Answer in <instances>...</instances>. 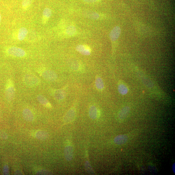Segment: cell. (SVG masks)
<instances>
[{
	"label": "cell",
	"mask_w": 175,
	"mask_h": 175,
	"mask_svg": "<svg viewBox=\"0 0 175 175\" xmlns=\"http://www.w3.org/2000/svg\"><path fill=\"white\" fill-rule=\"evenodd\" d=\"M23 80L26 85L30 87L37 86L40 83L39 79L31 73L27 74L24 75Z\"/></svg>",
	"instance_id": "1"
},
{
	"label": "cell",
	"mask_w": 175,
	"mask_h": 175,
	"mask_svg": "<svg viewBox=\"0 0 175 175\" xmlns=\"http://www.w3.org/2000/svg\"><path fill=\"white\" fill-rule=\"evenodd\" d=\"M6 52L8 55L18 58H23L26 55L25 50L15 46H12L8 48L7 49Z\"/></svg>",
	"instance_id": "2"
},
{
	"label": "cell",
	"mask_w": 175,
	"mask_h": 175,
	"mask_svg": "<svg viewBox=\"0 0 175 175\" xmlns=\"http://www.w3.org/2000/svg\"><path fill=\"white\" fill-rule=\"evenodd\" d=\"M15 90L14 84L12 80H8L7 81L5 90V95L7 99L11 101L14 98L15 95Z\"/></svg>",
	"instance_id": "3"
},
{
	"label": "cell",
	"mask_w": 175,
	"mask_h": 175,
	"mask_svg": "<svg viewBox=\"0 0 175 175\" xmlns=\"http://www.w3.org/2000/svg\"><path fill=\"white\" fill-rule=\"evenodd\" d=\"M28 33V30L25 27H22L13 33V37L15 40L23 41L25 39Z\"/></svg>",
	"instance_id": "4"
},
{
	"label": "cell",
	"mask_w": 175,
	"mask_h": 175,
	"mask_svg": "<svg viewBox=\"0 0 175 175\" xmlns=\"http://www.w3.org/2000/svg\"><path fill=\"white\" fill-rule=\"evenodd\" d=\"M41 74L44 79L49 81H55L57 77L56 74L53 71L50 70H43Z\"/></svg>",
	"instance_id": "5"
},
{
	"label": "cell",
	"mask_w": 175,
	"mask_h": 175,
	"mask_svg": "<svg viewBox=\"0 0 175 175\" xmlns=\"http://www.w3.org/2000/svg\"><path fill=\"white\" fill-rule=\"evenodd\" d=\"M76 116V110L75 108L74 107L71 108L64 116V122L66 123L72 122L75 119Z\"/></svg>",
	"instance_id": "6"
},
{
	"label": "cell",
	"mask_w": 175,
	"mask_h": 175,
	"mask_svg": "<svg viewBox=\"0 0 175 175\" xmlns=\"http://www.w3.org/2000/svg\"><path fill=\"white\" fill-rule=\"evenodd\" d=\"M76 50L79 53L84 55H90L92 52V50L91 48L89 46L86 45H78L76 46Z\"/></svg>",
	"instance_id": "7"
},
{
	"label": "cell",
	"mask_w": 175,
	"mask_h": 175,
	"mask_svg": "<svg viewBox=\"0 0 175 175\" xmlns=\"http://www.w3.org/2000/svg\"><path fill=\"white\" fill-rule=\"evenodd\" d=\"M121 32V29L119 26H116L112 30L109 36L112 41H115L119 38Z\"/></svg>",
	"instance_id": "8"
},
{
	"label": "cell",
	"mask_w": 175,
	"mask_h": 175,
	"mask_svg": "<svg viewBox=\"0 0 175 175\" xmlns=\"http://www.w3.org/2000/svg\"><path fill=\"white\" fill-rule=\"evenodd\" d=\"M100 111L96 106L92 105L90 107L89 109V115L91 119H94L100 116Z\"/></svg>",
	"instance_id": "9"
},
{
	"label": "cell",
	"mask_w": 175,
	"mask_h": 175,
	"mask_svg": "<svg viewBox=\"0 0 175 175\" xmlns=\"http://www.w3.org/2000/svg\"><path fill=\"white\" fill-rule=\"evenodd\" d=\"M95 84L96 88L98 91L102 92L104 89V83L100 76L97 75L96 76Z\"/></svg>",
	"instance_id": "10"
},
{
	"label": "cell",
	"mask_w": 175,
	"mask_h": 175,
	"mask_svg": "<svg viewBox=\"0 0 175 175\" xmlns=\"http://www.w3.org/2000/svg\"><path fill=\"white\" fill-rule=\"evenodd\" d=\"M52 10L49 8H46L43 12L42 23L45 24L47 23L52 15Z\"/></svg>",
	"instance_id": "11"
},
{
	"label": "cell",
	"mask_w": 175,
	"mask_h": 175,
	"mask_svg": "<svg viewBox=\"0 0 175 175\" xmlns=\"http://www.w3.org/2000/svg\"><path fill=\"white\" fill-rule=\"evenodd\" d=\"M53 94L54 98L58 101H61L63 100L65 96V92L64 90L62 89L54 90Z\"/></svg>",
	"instance_id": "12"
},
{
	"label": "cell",
	"mask_w": 175,
	"mask_h": 175,
	"mask_svg": "<svg viewBox=\"0 0 175 175\" xmlns=\"http://www.w3.org/2000/svg\"><path fill=\"white\" fill-rule=\"evenodd\" d=\"M23 116L24 119L28 122H32L34 119V116L31 111L28 109H24L23 112Z\"/></svg>",
	"instance_id": "13"
},
{
	"label": "cell",
	"mask_w": 175,
	"mask_h": 175,
	"mask_svg": "<svg viewBox=\"0 0 175 175\" xmlns=\"http://www.w3.org/2000/svg\"><path fill=\"white\" fill-rule=\"evenodd\" d=\"M118 89L119 93L122 95L127 94L129 91V89L126 84L122 81L119 82Z\"/></svg>",
	"instance_id": "14"
},
{
	"label": "cell",
	"mask_w": 175,
	"mask_h": 175,
	"mask_svg": "<svg viewBox=\"0 0 175 175\" xmlns=\"http://www.w3.org/2000/svg\"><path fill=\"white\" fill-rule=\"evenodd\" d=\"M71 70L75 72H82L83 70V65L77 61H73L70 64Z\"/></svg>",
	"instance_id": "15"
},
{
	"label": "cell",
	"mask_w": 175,
	"mask_h": 175,
	"mask_svg": "<svg viewBox=\"0 0 175 175\" xmlns=\"http://www.w3.org/2000/svg\"><path fill=\"white\" fill-rule=\"evenodd\" d=\"M64 154L66 159L70 161L72 159L73 155V150L72 146H69L65 147L64 150Z\"/></svg>",
	"instance_id": "16"
},
{
	"label": "cell",
	"mask_w": 175,
	"mask_h": 175,
	"mask_svg": "<svg viewBox=\"0 0 175 175\" xmlns=\"http://www.w3.org/2000/svg\"><path fill=\"white\" fill-rule=\"evenodd\" d=\"M37 99L41 104L48 108L51 107V105L48 100L46 98L41 95H38L37 96Z\"/></svg>",
	"instance_id": "17"
},
{
	"label": "cell",
	"mask_w": 175,
	"mask_h": 175,
	"mask_svg": "<svg viewBox=\"0 0 175 175\" xmlns=\"http://www.w3.org/2000/svg\"><path fill=\"white\" fill-rule=\"evenodd\" d=\"M130 111L129 107H125L121 109L119 112L118 115L119 119L121 120H124L128 116Z\"/></svg>",
	"instance_id": "18"
},
{
	"label": "cell",
	"mask_w": 175,
	"mask_h": 175,
	"mask_svg": "<svg viewBox=\"0 0 175 175\" xmlns=\"http://www.w3.org/2000/svg\"><path fill=\"white\" fill-rule=\"evenodd\" d=\"M127 137L126 136L119 135L115 138L114 142L115 143L117 144H122L125 143L127 141Z\"/></svg>",
	"instance_id": "19"
},
{
	"label": "cell",
	"mask_w": 175,
	"mask_h": 175,
	"mask_svg": "<svg viewBox=\"0 0 175 175\" xmlns=\"http://www.w3.org/2000/svg\"><path fill=\"white\" fill-rule=\"evenodd\" d=\"M76 32V29L75 27L73 26H70L67 27L65 33L68 36H72L74 35Z\"/></svg>",
	"instance_id": "20"
},
{
	"label": "cell",
	"mask_w": 175,
	"mask_h": 175,
	"mask_svg": "<svg viewBox=\"0 0 175 175\" xmlns=\"http://www.w3.org/2000/svg\"><path fill=\"white\" fill-rule=\"evenodd\" d=\"M48 134L44 131H38L35 135L36 137L41 140H43L48 137Z\"/></svg>",
	"instance_id": "21"
},
{
	"label": "cell",
	"mask_w": 175,
	"mask_h": 175,
	"mask_svg": "<svg viewBox=\"0 0 175 175\" xmlns=\"http://www.w3.org/2000/svg\"><path fill=\"white\" fill-rule=\"evenodd\" d=\"M33 0H23L22 6L23 10H26L31 5Z\"/></svg>",
	"instance_id": "22"
},
{
	"label": "cell",
	"mask_w": 175,
	"mask_h": 175,
	"mask_svg": "<svg viewBox=\"0 0 175 175\" xmlns=\"http://www.w3.org/2000/svg\"><path fill=\"white\" fill-rule=\"evenodd\" d=\"M86 15L88 18L91 19H94V20H97V19H98L100 17L99 14H98L96 12H89Z\"/></svg>",
	"instance_id": "23"
},
{
	"label": "cell",
	"mask_w": 175,
	"mask_h": 175,
	"mask_svg": "<svg viewBox=\"0 0 175 175\" xmlns=\"http://www.w3.org/2000/svg\"><path fill=\"white\" fill-rule=\"evenodd\" d=\"M85 167L87 169V171L89 173L92 174L93 173L92 169H90L92 167L88 162H86L85 163Z\"/></svg>",
	"instance_id": "24"
},
{
	"label": "cell",
	"mask_w": 175,
	"mask_h": 175,
	"mask_svg": "<svg viewBox=\"0 0 175 175\" xmlns=\"http://www.w3.org/2000/svg\"><path fill=\"white\" fill-rule=\"evenodd\" d=\"M3 173L4 175H9V169L8 166L6 165H5L3 167Z\"/></svg>",
	"instance_id": "25"
},
{
	"label": "cell",
	"mask_w": 175,
	"mask_h": 175,
	"mask_svg": "<svg viewBox=\"0 0 175 175\" xmlns=\"http://www.w3.org/2000/svg\"><path fill=\"white\" fill-rule=\"evenodd\" d=\"M83 1L88 3H93L97 2L99 0H83Z\"/></svg>",
	"instance_id": "26"
},
{
	"label": "cell",
	"mask_w": 175,
	"mask_h": 175,
	"mask_svg": "<svg viewBox=\"0 0 175 175\" xmlns=\"http://www.w3.org/2000/svg\"><path fill=\"white\" fill-rule=\"evenodd\" d=\"M1 13H0V23H1Z\"/></svg>",
	"instance_id": "27"
}]
</instances>
